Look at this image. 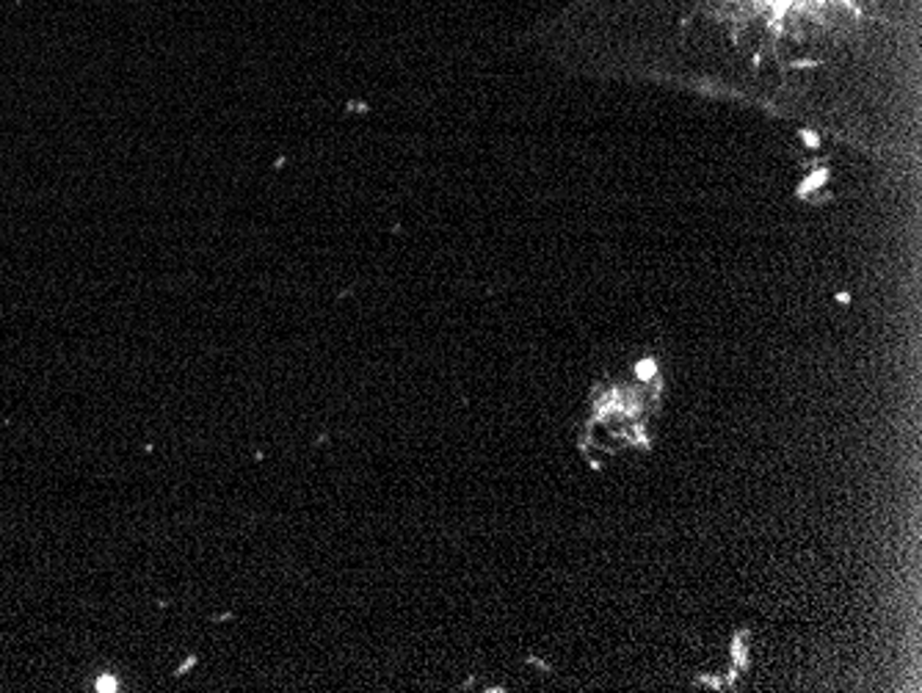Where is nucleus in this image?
Returning a JSON list of instances; mask_svg holds the SVG:
<instances>
[{
    "mask_svg": "<svg viewBox=\"0 0 922 693\" xmlns=\"http://www.w3.org/2000/svg\"><path fill=\"white\" fill-rule=\"evenodd\" d=\"M193 664H197V657H188L186 664H182V666H180V669H177V671H175V675H186V671H188V669H191V666H193Z\"/></svg>",
    "mask_w": 922,
    "mask_h": 693,
    "instance_id": "2",
    "label": "nucleus"
},
{
    "mask_svg": "<svg viewBox=\"0 0 922 693\" xmlns=\"http://www.w3.org/2000/svg\"><path fill=\"white\" fill-rule=\"evenodd\" d=\"M97 691H116L114 677H103V680H97Z\"/></svg>",
    "mask_w": 922,
    "mask_h": 693,
    "instance_id": "1",
    "label": "nucleus"
}]
</instances>
